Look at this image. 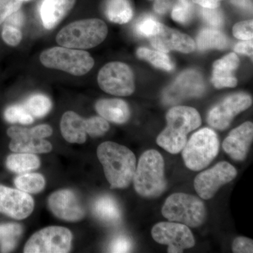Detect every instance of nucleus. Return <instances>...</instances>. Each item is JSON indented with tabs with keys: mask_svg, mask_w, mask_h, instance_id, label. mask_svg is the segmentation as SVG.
Returning a JSON list of instances; mask_svg holds the SVG:
<instances>
[{
	"mask_svg": "<svg viewBox=\"0 0 253 253\" xmlns=\"http://www.w3.org/2000/svg\"><path fill=\"white\" fill-rule=\"evenodd\" d=\"M96 154L111 189H126L130 185L136 168V156L130 149L106 141L98 146Z\"/></svg>",
	"mask_w": 253,
	"mask_h": 253,
	"instance_id": "f257e3e1",
	"label": "nucleus"
},
{
	"mask_svg": "<svg viewBox=\"0 0 253 253\" xmlns=\"http://www.w3.org/2000/svg\"><path fill=\"white\" fill-rule=\"evenodd\" d=\"M167 126L158 136V146L169 154L180 152L187 141V135L199 127L201 118L199 113L189 106H174L166 115Z\"/></svg>",
	"mask_w": 253,
	"mask_h": 253,
	"instance_id": "f03ea898",
	"label": "nucleus"
},
{
	"mask_svg": "<svg viewBox=\"0 0 253 253\" xmlns=\"http://www.w3.org/2000/svg\"><path fill=\"white\" fill-rule=\"evenodd\" d=\"M132 181L139 196L145 198L161 196L167 186L162 155L156 150L145 151L139 158Z\"/></svg>",
	"mask_w": 253,
	"mask_h": 253,
	"instance_id": "7ed1b4c3",
	"label": "nucleus"
},
{
	"mask_svg": "<svg viewBox=\"0 0 253 253\" xmlns=\"http://www.w3.org/2000/svg\"><path fill=\"white\" fill-rule=\"evenodd\" d=\"M108 27L98 18L80 20L65 26L58 33L56 41L64 47L87 49L99 45L108 35Z\"/></svg>",
	"mask_w": 253,
	"mask_h": 253,
	"instance_id": "20e7f679",
	"label": "nucleus"
},
{
	"mask_svg": "<svg viewBox=\"0 0 253 253\" xmlns=\"http://www.w3.org/2000/svg\"><path fill=\"white\" fill-rule=\"evenodd\" d=\"M219 149L217 134L212 129L206 127L195 132L186 141L181 155L186 168L200 171L217 157Z\"/></svg>",
	"mask_w": 253,
	"mask_h": 253,
	"instance_id": "39448f33",
	"label": "nucleus"
},
{
	"mask_svg": "<svg viewBox=\"0 0 253 253\" xmlns=\"http://www.w3.org/2000/svg\"><path fill=\"white\" fill-rule=\"evenodd\" d=\"M40 60L46 68L59 70L75 76H84L94 66V60L89 53L64 46L44 50Z\"/></svg>",
	"mask_w": 253,
	"mask_h": 253,
	"instance_id": "423d86ee",
	"label": "nucleus"
},
{
	"mask_svg": "<svg viewBox=\"0 0 253 253\" xmlns=\"http://www.w3.org/2000/svg\"><path fill=\"white\" fill-rule=\"evenodd\" d=\"M162 214L169 221L196 228L204 222L206 210L204 202L199 198L176 193L166 199L162 208Z\"/></svg>",
	"mask_w": 253,
	"mask_h": 253,
	"instance_id": "0eeeda50",
	"label": "nucleus"
},
{
	"mask_svg": "<svg viewBox=\"0 0 253 253\" xmlns=\"http://www.w3.org/2000/svg\"><path fill=\"white\" fill-rule=\"evenodd\" d=\"M73 234L63 226H51L37 231L28 239L25 253H67L72 246Z\"/></svg>",
	"mask_w": 253,
	"mask_h": 253,
	"instance_id": "6e6552de",
	"label": "nucleus"
},
{
	"mask_svg": "<svg viewBox=\"0 0 253 253\" xmlns=\"http://www.w3.org/2000/svg\"><path fill=\"white\" fill-rule=\"evenodd\" d=\"M98 84L105 92L118 96H127L135 89L134 74L127 65L111 62L100 70Z\"/></svg>",
	"mask_w": 253,
	"mask_h": 253,
	"instance_id": "1a4fd4ad",
	"label": "nucleus"
},
{
	"mask_svg": "<svg viewBox=\"0 0 253 253\" xmlns=\"http://www.w3.org/2000/svg\"><path fill=\"white\" fill-rule=\"evenodd\" d=\"M151 235L158 244L167 245L168 253H181L195 246V239L189 228L181 223L163 221L153 227Z\"/></svg>",
	"mask_w": 253,
	"mask_h": 253,
	"instance_id": "9d476101",
	"label": "nucleus"
},
{
	"mask_svg": "<svg viewBox=\"0 0 253 253\" xmlns=\"http://www.w3.org/2000/svg\"><path fill=\"white\" fill-rule=\"evenodd\" d=\"M236 175L237 170L232 165L225 161L219 162L196 176L194 189L201 199L209 200L214 197L221 186L235 179Z\"/></svg>",
	"mask_w": 253,
	"mask_h": 253,
	"instance_id": "9b49d317",
	"label": "nucleus"
},
{
	"mask_svg": "<svg viewBox=\"0 0 253 253\" xmlns=\"http://www.w3.org/2000/svg\"><path fill=\"white\" fill-rule=\"evenodd\" d=\"M252 104V97L249 94L238 93L230 95L210 111L208 124L219 130H224L237 115L249 109Z\"/></svg>",
	"mask_w": 253,
	"mask_h": 253,
	"instance_id": "f8f14e48",
	"label": "nucleus"
},
{
	"mask_svg": "<svg viewBox=\"0 0 253 253\" xmlns=\"http://www.w3.org/2000/svg\"><path fill=\"white\" fill-rule=\"evenodd\" d=\"M34 208V200L31 195L0 184V213L22 220L31 215Z\"/></svg>",
	"mask_w": 253,
	"mask_h": 253,
	"instance_id": "ddd939ff",
	"label": "nucleus"
},
{
	"mask_svg": "<svg viewBox=\"0 0 253 253\" xmlns=\"http://www.w3.org/2000/svg\"><path fill=\"white\" fill-rule=\"evenodd\" d=\"M204 80L197 71L190 70L181 73L175 82L163 93V100L174 104L187 98L198 97L204 94Z\"/></svg>",
	"mask_w": 253,
	"mask_h": 253,
	"instance_id": "4468645a",
	"label": "nucleus"
},
{
	"mask_svg": "<svg viewBox=\"0 0 253 253\" xmlns=\"http://www.w3.org/2000/svg\"><path fill=\"white\" fill-rule=\"evenodd\" d=\"M48 206L54 215L62 220L81 221L85 216V210L74 191L61 189L50 195Z\"/></svg>",
	"mask_w": 253,
	"mask_h": 253,
	"instance_id": "2eb2a0df",
	"label": "nucleus"
},
{
	"mask_svg": "<svg viewBox=\"0 0 253 253\" xmlns=\"http://www.w3.org/2000/svg\"><path fill=\"white\" fill-rule=\"evenodd\" d=\"M149 39L155 49L165 53L174 50L188 54L196 49V44L192 38L161 23L157 32Z\"/></svg>",
	"mask_w": 253,
	"mask_h": 253,
	"instance_id": "dca6fc26",
	"label": "nucleus"
},
{
	"mask_svg": "<svg viewBox=\"0 0 253 253\" xmlns=\"http://www.w3.org/2000/svg\"><path fill=\"white\" fill-rule=\"evenodd\" d=\"M253 139V123L246 122L231 131L223 141V149L232 159L242 161L247 156Z\"/></svg>",
	"mask_w": 253,
	"mask_h": 253,
	"instance_id": "f3484780",
	"label": "nucleus"
},
{
	"mask_svg": "<svg viewBox=\"0 0 253 253\" xmlns=\"http://www.w3.org/2000/svg\"><path fill=\"white\" fill-rule=\"evenodd\" d=\"M6 133L11 139L9 149L12 152L41 154H48L52 150L49 141L28 135L22 126H11Z\"/></svg>",
	"mask_w": 253,
	"mask_h": 253,
	"instance_id": "a211bd4d",
	"label": "nucleus"
},
{
	"mask_svg": "<svg viewBox=\"0 0 253 253\" xmlns=\"http://www.w3.org/2000/svg\"><path fill=\"white\" fill-rule=\"evenodd\" d=\"M239 57L235 53H230L216 61L213 64L211 78L213 85L217 89L236 86L238 81L233 73L239 67Z\"/></svg>",
	"mask_w": 253,
	"mask_h": 253,
	"instance_id": "6ab92c4d",
	"label": "nucleus"
},
{
	"mask_svg": "<svg viewBox=\"0 0 253 253\" xmlns=\"http://www.w3.org/2000/svg\"><path fill=\"white\" fill-rule=\"evenodd\" d=\"M76 0H43L41 7L42 22L47 30L56 28L76 4Z\"/></svg>",
	"mask_w": 253,
	"mask_h": 253,
	"instance_id": "aec40b11",
	"label": "nucleus"
},
{
	"mask_svg": "<svg viewBox=\"0 0 253 253\" xmlns=\"http://www.w3.org/2000/svg\"><path fill=\"white\" fill-rule=\"evenodd\" d=\"M60 128L63 139L71 144H84L87 139L86 120L74 111L63 115Z\"/></svg>",
	"mask_w": 253,
	"mask_h": 253,
	"instance_id": "412c9836",
	"label": "nucleus"
},
{
	"mask_svg": "<svg viewBox=\"0 0 253 253\" xmlns=\"http://www.w3.org/2000/svg\"><path fill=\"white\" fill-rule=\"evenodd\" d=\"M95 109L101 117L117 124L127 122L131 116L129 106L122 99H100L95 104Z\"/></svg>",
	"mask_w": 253,
	"mask_h": 253,
	"instance_id": "4be33fe9",
	"label": "nucleus"
},
{
	"mask_svg": "<svg viewBox=\"0 0 253 253\" xmlns=\"http://www.w3.org/2000/svg\"><path fill=\"white\" fill-rule=\"evenodd\" d=\"M93 212L99 220L116 225L122 219V212L116 199L109 195L100 196L93 204Z\"/></svg>",
	"mask_w": 253,
	"mask_h": 253,
	"instance_id": "5701e85b",
	"label": "nucleus"
},
{
	"mask_svg": "<svg viewBox=\"0 0 253 253\" xmlns=\"http://www.w3.org/2000/svg\"><path fill=\"white\" fill-rule=\"evenodd\" d=\"M41 165V159L38 156L27 153H14L9 155L6 160V168L18 174L36 170Z\"/></svg>",
	"mask_w": 253,
	"mask_h": 253,
	"instance_id": "b1692460",
	"label": "nucleus"
},
{
	"mask_svg": "<svg viewBox=\"0 0 253 253\" xmlns=\"http://www.w3.org/2000/svg\"><path fill=\"white\" fill-rule=\"evenodd\" d=\"M104 12L110 21L118 24L129 22L133 16V9L129 0H106Z\"/></svg>",
	"mask_w": 253,
	"mask_h": 253,
	"instance_id": "393cba45",
	"label": "nucleus"
},
{
	"mask_svg": "<svg viewBox=\"0 0 253 253\" xmlns=\"http://www.w3.org/2000/svg\"><path fill=\"white\" fill-rule=\"evenodd\" d=\"M23 232V226L18 223L0 224V251L9 253L14 250Z\"/></svg>",
	"mask_w": 253,
	"mask_h": 253,
	"instance_id": "a878e982",
	"label": "nucleus"
},
{
	"mask_svg": "<svg viewBox=\"0 0 253 253\" xmlns=\"http://www.w3.org/2000/svg\"><path fill=\"white\" fill-rule=\"evenodd\" d=\"M197 44L199 49L202 51L209 49H223L229 45V41L221 31L206 28L200 32Z\"/></svg>",
	"mask_w": 253,
	"mask_h": 253,
	"instance_id": "bb28decb",
	"label": "nucleus"
},
{
	"mask_svg": "<svg viewBox=\"0 0 253 253\" xmlns=\"http://www.w3.org/2000/svg\"><path fill=\"white\" fill-rule=\"evenodd\" d=\"M14 184L18 189L28 194H38L44 189L46 181L44 176L39 173H22L16 176Z\"/></svg>",
	"mask_w": 253,
	"mask_h": 253,
	"instance_id": "cd10ccee",
	"label": "nucleus"
},
{
	"mask_svg": "<svg viewBox=\"0 0 253 253\" xmlns=\"http://www.w3.org/2000/svg\"><path fill=\"white\" fill-rule=\"evenodd\" d=\"M25 109L33 118H41L46 116L52 108L51 99L46 95H31L22 104Z\"/></svg>",
	"mask_w": 253,
	"mask_h": 253,
	"instance_id": "c85d7f7f",
	"label": "nucleus"
},
{
	"mask_svg": "<svg viewBox=\"0 0 253 253\" xmlns=\"http://www.w3.org/2000/svg\"><path fill=\"white\" fill-rule=\"evenodd\" d=\"M136 55L141 59L146 60L156 68L166 71H172L174 65L166 53L161 51H154L147 48L141 47L136 51Z\"/></svg>",
	"mask_w": 253,
	"mask_h": 253,
	"instance_id": "c756f323",
	"label": "nucleus"
},
{
	"mask_svg": "<svg viewBox=\"0 0 253 253\" xmlns=\"http://www.w3.org/2000/svg\"><path fill=\"white\" fill-rule=\"evenodd\" d=\"M194 10L191 0H177L172 7V17L176 22L186 24L194 18Z\"/></svg>",
	"mask_w": 253,
	"mask_h": 253,
	"instance_id": "7c9ffc66",
	"label": "nucleus"
},
{
	"mask_svg": "<svg viewBox=\"0 0 253 253\" xmlns=\"http://www.w3.org/2000/svg\"><path fill=\"white\" fill-rule=\"evenodd\" d=\"M4 118L9 123H20L31 125L34 122V118L25 109L23 104H15L6 108L4 113Z\"/></svg>",
	"mask_w": 253,
	"mask_h": 253,
	"instance_id": "2f4dec72",
	"label": "nucleus"
},
{
	"mask_svg": "<svg viewBox=\"0 0 253 253\" xmlns=\"http://www.w3.org/2000/svg\"><path fill=\"white\" fill-rule=\"evenodd\" d=\"M87 134L91 137H99L104 135L109 130L110 126L108 121L101 116H93L86 118Z\"/></svg>",
	"mask_w": 253,
	"mask_h": 253,
	"instance_id": "473e14b6",
	"label": "nucleus"
},
{
	"mask_svg": "<svg viewBox=\"0 0 253 253\" xmlns=\"http://www.w3.org/2000/svg\"><path fill=\"white\" fill-rule=\"evenodd\" d=\"M159 23L152 16H144L136 23V33L138 36L149 38L157 32Z\"/></svg>",
	"mask_w": 253,
	"mask_h": 253,
	"instance_id": "72a5a7b5",
	"label": "nucleus"
},
{
	"mask_svg": "<svg viewBox=\"0 0 253 253\" xmlns=\"http://www.w3.org/2000/svg\"><path fill=\"white\" fill-rule=\"evenodd\" d=\"M1 38L8 45L16 46L22 40V32L20 28L5 23L1 31Z\"/></svg>",
	"mask_w": 253,
	"mask_h": 253,
	"instance_id": "f704fd0d",
	"label": "nucleus"
},
{
	"mask_svg": "<svg viewBox=\"0 0 253 253\" xmlns=\"http://www.w3.org/2000/svg\"><path fill=\"white\" fill-rule=\"evenodd\" d=\"M22 0H0V25L21 9Z\"/></svg>",
	"mask_w": 253,
	"mask_h": 253,
	"instance_id": "c9c22d12",
	"label": "nucleus"
},
{
	"mask_svg": "<svg viewBox=\"0 0 253 253\" xmlns=\"http://www.w3.org/2000/svg\"><path fill=\"white\" fill-rule=\"evenodd\" d=\"M253 20L237 23L233 28V34L241 41L253 40Z\"/></svg>",
	"mask_w": 253,
	"mask_h": 253,
	"instance_id": "e433bc0d",
	"label": "nucleus"
},
{
	"mask_svg": "<svg viewBox=\"0 0 253 253\" xmlns=\"http://www.w3.org/2000/svg\"><path fill=\"white\" fill-rule=\"evenodd\" d=\"M201 15L205 22L214 27H220L224 22L222 12L219 7L215 9L202 7Z\"/></svg>",
	"mask_w": 253,
	"mask_h": 253,
	"instance_id": "4c0bfd02",
	"label": "nucleus"
},
{
	"mask_svg": "<svg viewBox=\"0 0 253 253\" xmlns=\"http://www.w3.org/2000/svg\"><path fill=\"white\" fill-rule=\"evenodd\" d=\"M132 249L131 239L126 235H118L112 240L109 246L111 253H129Z\"/></svg>",
	"mask_w": 253,
	"mask_h": 253,
	"instance_id": "58836bf2",
	"label": "nucleus"
},
{
	"mask_svg": "<svg viewBox=\"0 0 253 253\" xmlns=\"http://www.w3.org/2000/svg\"><path fill=\"white\" fill-rule=\"evenodd\" d=\"M233 252L235 253H253V241L249 238H236L232 244Z\"/></svg>",
	"mask_w": 253,
	"mask_h": 253,
	"instance_id": "ea45409f",
	"label": "nucleus"
},
{
	"mask_svg": "<svg viewBox=\"0 0 253 253\" xmlns=\"http://www.w3.org/2000/svg\"><path fill=\"white\" fill-rule=\"evenodd\" d=\"M30 134L35 138L44 139L53 134V129L49 125H39L33 128H29Z\"/></svg>",
	"mask_w": 253,
	"mask_h": 253,
	"instance_id": "a19ab883",
	"label": "nucleus"
},
{
	"mask_svg": "<svg viewBox=\"0 0 253 253\" xmlns=\"http://www.w3.org/2000/svg\"><path fill=\"white\" fill-rule=\"evenodd\" d=\"M154 10L158 14H164L169 9H172L173 6L177 0H154Z\"/></svg>",
	"mask_w": 253,
	"mask_h": 253,
	"instance_id": "79ce46f5",
	"label": "nucleus"
},
{
	"mask_svg": "<svg viewBox=\"0 0 253 253\" xmlns=\"http://www.w3.org/2000/svg\"><path fill=\"white\" fill-rule=\"evenodd\" d=\"M24 15H23L22 11H18L14 12V14L11 15L4 23L6 24L10 25V26H14L18 28H21L24 24Z\"/></svg>",
	"mask_w": 253,
	"mask_h": 253,
	"instance_id": "37998d69",
	"label": "nucleus"
},
{
	"mask_svg": "<svg viewBox=\"0 0 253 253\" xmlns=\"http://www.w3.org/2000/svg\"><path fill=\"white\" fill-rule=\"evenodd\" d=\"M235 52L239 54H246L248 56H253V41H244L238 43L234 47Z\"/></svg>",
	"mask_w": 253,
	"mask_h": 253,
	"instance_id": "c03bdc74",
	"label": "nucleus"
},
{
	"mask_svg": "<svg viewBox=\"0 0 253 253\" xmlns=\"http://www.w3.org/2000/svg\"><path fill=\"white\" fill-rule=\"evenodd\" d=\"M194 4L201 6L203 8L215 9L219 7L223 0H191Z\"/></svg>",
	"mask_w": 253,
	"mask_h": 253,
	"instance_id": "a18cd8bd",
	"label": "nucleus"
},
{
	"mask_svg": "<svg viewBox=\"0 0 253 253\" xmlns=\"http://www.w3.org/2000/svg\"><path fill=\"white\" fill-rule=\"evenodd\" d=\"M231 2L241 9L252 10L253 0H230Z\"/></svg>",
	"mask_w": 253,
	"mask_h": 253,
	"instance_id": "49530a36",
	"label": "nucleus"
},
{
	"mask_svg": "<svg viewBox=\"0 0 253 253\" xmlns=\"http://www.w3.org/2000/svg\"><path fill=\"white\" fill-rule=\"evenodd\" d=\"M22 1H26V0H22Z\"/></svg>",
	"mask_w": 253,
	"mask_h": 253,
	"instance_id": "de8ad7c7",
	"label": "nucleus"
}]
</instances>
